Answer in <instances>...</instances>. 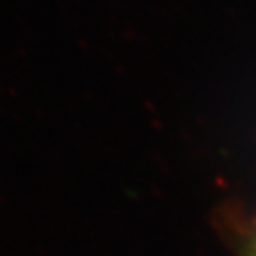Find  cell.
I'll use <instances>...</instances> for the list:
<instances>
[{"label": "cell", "instance_id": "1", "mask_svg": "<svg viewBox=\"0 0 256 256\" xmlns=\"http://www.w3.org/2000/svg\"><path fill=\"white\" fill-rule=\"evenodd\" d=\"M214 226L233 256H256V208L224 201L214 212Z\"/></svg>", "mask_w": 256, "mask_h": 256}]
</instances>
